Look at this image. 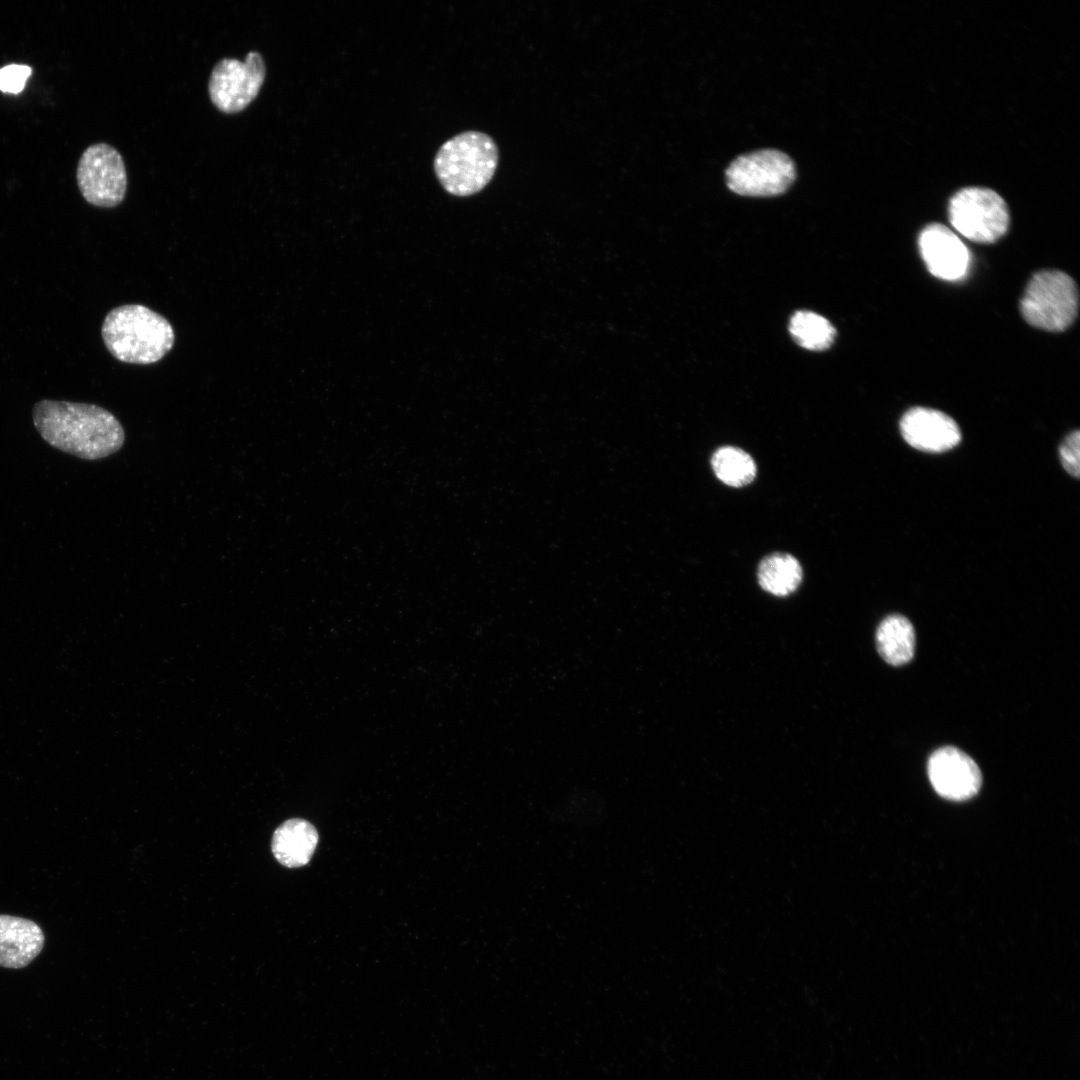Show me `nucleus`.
<instances>
[{"mask_svg": "<svg viewBox=\"0 0 1080 1080\" xmlns=\"http://www.w3.org/2000/svg\"><path fill=\"white\" fill-rule=\"evenodd\" d=\"M32 418L49 445L80 459L106 458L125 441L119 420L94 404L44 399L33 406Z\"/></svg>", "mask_w": 1080, "mask_h": 1080, "instance_id": "f257e3e1", "label": "nucleus"}, {"mask_svg": "<svg viewBox=\"0 0 1080 1080\" xmlns=\"http://www.w3.org/2000/svg\"><path fill=\"white\" fill-rule=\"evenodd\" d=\"M101 334L114 358L141 365L161 360L175 341L169 321L140 304H126L112 309L104 318Z\"/></svg>", "mask_w": 1080, "mask_h": 1080, "instance_id": "f03ea898", "label": "nucleus"}, {"mask_svg": "<svg viewBox=\"0 0 1080 1080\" xmlns=\"http://www.w3.org/2000/svg\"><path fill=\"white\" fill-rule=\"evenodd\" d=\"M495 141L480 131H465L444 142L434 158V171L451 195L466 197L484 189L498 165Z\"/></svg>", "mask_w": 1080, "mask_h": 1080, "instance_id": "7ed1b4c3", "label": "nucleus"}, {"mask_svg": "<svg viewBox=\"0 0 1080 1080\" xmlns=\"http://www.w3.org/2000/svg\"><path fill=\"white\" fill-rule=\"evenodd\" d=\"M1079 295L1075 281L1060 270H1042L1029 280L1020 300L1025 321L1038 329L1061 332L1078 314Z\"/></svg>", "mask_w": 1080, "mask_h": 1080, "instance_id": "20e7f679", "label": "nucleus"}, {"mask_svg": "<svg viewBox=\"0 0 1080 1080\" xmlns=\"http://www.w3.org/2000/svg\"><path fill=\"white\" fill-rule=\"evenodd\" d=\"M948 219L960 235L985 244L1004 236L1010 223L1003 198L982 187H967L955 193L949 201Z\"/></svg>", "mask_w": 1080, "mask_h": 1080, "instance_id": "39448f33", "label": "nucleus"}, {"mask_svg": "<svg viewBox=\"0 0 1080 1080\" xmlns=\"http://www.w3.org/2000/svg\"><path fill=\"white\" fill-rule=\"evenodd\" d=\"M76 178L83 198L91 205L111 208L125 197V163L118 150L107 143L92 144L84 150Z\"/></svg>", "mask_w": 1080, "mask_h": 1080, "instance_id": "423d86ee", "label": "nucleus"}, {"mask_svg": "<svg viewBox=\"0 0 1080 1080\" xmlns=\"http://www.w3.org/2000/svg\"><path fill=\"white\" fill-rule=\"evenodd\" d=\"M795 176L793 161L777 150L742 155L726 170L729 189L739 195L752 197L782 194L790 187Z\"/></svg>", "mask_w": 1080, "mask_h": 1080, "instance_id": "0eeeda50", "label": "nucleus"}, {"mask_svg": "<svg viewBox=\"0 0 1080 1080\" xmlns=\"http://www.w3.org/2000/svg\"><path fill=\"white\" fill-rule=\"evenodd\" d=\"M265 76V61L257 51H250L244 61L223 58L214 65L209 77L210 100L223 113H238L257 97Z\"/></svg>", "mask_w": 1080, "mask_h": 1080, "instance_id": "6e6552de", "label": "nucleus"}, {"mask_svg": "<svg viewBox=\"0 0 1080 1080\" xmlns=\"http://www.w3.org/2000/svg\"><path fill=\"white\" fill-rule=\"evenodd\" d=\"M928 776L940 796L954 801L972 798L982 784L981 771L975 761L952 746L941 747L932 753L928 760Z\"/></svg>", "mask_w": 1080, "mask_h": 1080, "instance_id": "1a4fd4ad", "label": "nucleus"}, {"mask_svg": "<svg viewBox=\"0 0 1080 1080\" xmlns=\"http://www.w3.org/2000/svg\"><path fill=\"white\" fill-rule=\"evenodd\" d=\"M921 257L929 272L942 280L962 279L969 268L970 253L956 233L940 223L927 225L918 239Z\"/></svg>", "mask_w": 1080, "mask_h": 1080, "instance_id": "9d476101", "label": "nucleus"}, {"mask_svg": "<svg viewBox=\"0 0 1080 1080\" xmlns=\"http://www.w3.org/2000/svg\"><path fill=\"white\" fill-rule=\"evenodd\" d=\"M904 440L913 448L929 453H942L957 446L961 431L949 415L939 410L914 407L900 420Z\"/></svg>", "mask_w": 1080, "mask_h": 1080, "instance_id": "9b49d317", "label": "nucleus"}, {"mask_svg": "<svg viewBox=\"0 0 1080 1080\" xmlns=\"http://www.w3.org/2000/svg\"><path fill=\"white\" fill-rule=\"evenodd\" d=\"M44 942V933L34 921L0 915V966L26 967L40 954Z\"/></svg>", "mask_w": 1080, "mask_h": 1080, "instance_id": "f8f14e48", "label": "nucleus"}, {"mask_svg": "<svg viewBox=\"0 0 1080 1080\" xmlns=\"http://www.w3.org/2000/svg\"><path fill=\"white\" fill-rule=\"evenodd\" d=\"M318 839L317 830L310 822L289 819L275 830L272 852L280 864L289 868L301 867L310 861Z\"/></svg>", "mask_w": 1080, "mask_h": 1080, "instance_id": "ddd939ff", "label": "nucleus"}, {"mask_svg": "<svg viewBox=\"0 0 1080 1080\" xmlns=\"http://www.w3.org/2000/svg\"><path fill=\"white\" fill-rule=\"evenodd\" d=\"M876 645L880 656L887 663L894 666L908 663L915 650L913 625L902 615L887 616L877 628Z\"/></svg>", "mask_w": 1080, "mask_h": 1080, "instance_id": "4468645a", "label": "nucleus"}, {"mask_svg": "<svg viewBox=\"0 0 1080 1080\" xmlns=\"http://www.w3.org/2000/svg\"><path fill=\"white\" fill-rule=\"evenodd\" d=\"M757 577L763 590L783 597L798 588L802 580V568L794 556L788 553H773L761 561Z\"/></svg>", "mask_w": 1080, "mask_h": 1080, "instance_id": "2eb2a0df", "label": "nucleus"}, {"mask_svg": "<svg viewBox=\"0 0 1080 1080\" xmlns=\"http://www.w3.org/2000/svg\"><path fill=\"white\" fill-rule=\"evenodd\" d=\"M711 464L717 478L731 487L748 485L756 476L753 458L737 447L718 448L712 455Z\"/></svg>", "mask_w": 1080, "mask_h": 1080, "instance_id": "dca6fc26", "label": "nucleus"}, {"mask_svg": "<svg viewBox=\"0 0 1080 1080\" xmlns=\"http://www.w3.org/2000/svg\"><path fill=\"white\" fill-rule=\"evenodd\" d=\"M789 331L801 347L813 351L827 349L836 334L826 318L811 311L796 312L790 320Z\"/></svg>", "mask_w": 1080, "mask_h": 1080, "instance_id": "f3484780", "label": "nucleus"}, {"mask_svg": "<svg viewBox=\"0 0 1080 1080\" xmlns=\"http://www.w3.org/2000/svg\"><path fill=\"white\" fill-rule=\"evenodd\" d=\"M31 73V67L23 64H10L0 68V90L5 93H20Z\"/></svg>", "mask_w": 1080, "mask_h": 1080, "instance_id": "a211bd4d", "label": "nucleus"}, {"mask_svg": "<svg viewBox=\"0 0 1080 1080\" xmlns=\"http://www.w3.org/2000/svg\"><path fill=\"white\" fill-rule=\"evenodd\" d=\"M1059 455L1064 469L1078 478L1080 473V432H1071L1062 442Z\"/></svg>", "mask_w": 1080, "mask_h": 1080, "instance_id": "6ab92c4d", "label": "nucleus"}]
</instances>
